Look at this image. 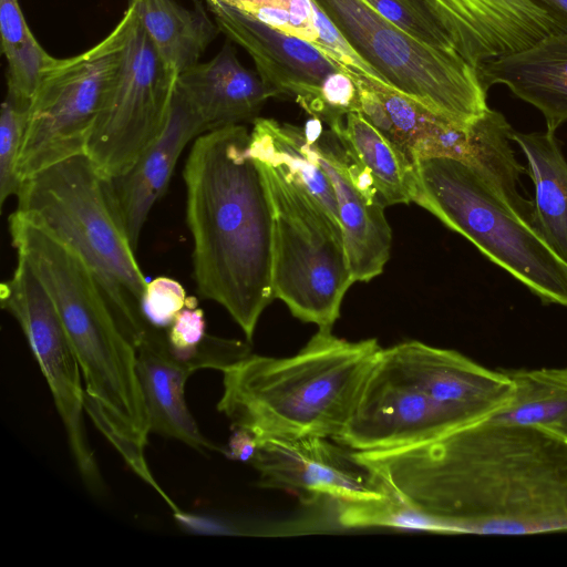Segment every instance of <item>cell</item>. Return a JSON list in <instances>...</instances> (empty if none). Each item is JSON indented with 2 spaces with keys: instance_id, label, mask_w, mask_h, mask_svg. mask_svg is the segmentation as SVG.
I'll return each mask as SVG.
<instances>
[{
  "instance_id": "cell-30",
  "label": "cell",
  "mask_w": 567,
  "mask_h": 567,
  "mask_svg": "<svg viewBox=\"0 0 567 567\" xmlns=\"http://www.w3.org/2000/svg\"><path fill=\"white\" fill-rule=\"evenodd\" d=\"M365 1L414 40L441 51L457 52L451 39L439 25L421 16L403 0Z\"/></svg>"
},
{
  "instance_id": "cell-22",
  "label": "cell",
  "mask_w": 567,
  "mask_h": 567,
  "mask_svg": "<svg viewBox=\"0 0 567 567\" xmlns=\"http://www.w3.org/2000/svg\"><path fill=\"white\" fill-rule=\"evenodd\" d=\"M535 185L536 225L550 247L567 261V161L555 133L514 131Z\"/></svg>"
},
{
  "instance_id": "cell-10",
  "label": "cell",
  "mask_w": 567,
  "mask_h": 567,
  "mask_svg": "<svg viewBox=\"0 0 567 567\" xmlns=\"http://www.w3.org/2000/svg\"><path fill=\"white\" fill-rule=\"evenodd\" d=\"M117 25L74 56L52 60L31 99L18 173L27 178L86 154L90 137L118 63Z\"/></svg>"
},
{
  "instance_id": "cell-25",
  "label": "cell",
  "mask_w": 567,
  "mask_h": 567,
  "mask_svg": "<svg viewBox=\"0 0 567 567\" xmlns=\"http://www.w3.org/2000/svg\"><path fill=\"white\" fill-rule=\"evenodd\" d=\"M336 134L372 177L385 206L412 202L414 163L361 113H349L343 127Z\"/></svg>"
},
{
  "instance_id": "cell-20",
  "label": "cell",
  "mask_w": 567,
  "mask_h": 567,
  "mask_svg": "<svg viewBox=\"0 0 567 567\" xmlns=\"http://www.w3.org/2000/svg\"><path fill=\"white\" fill-rule=\"evenodd\" d=\"M176 89L198 114L206 132L254 121L272 92L245 68L227 42L209 61L178 74Z\"/></svg>"
},
{
  "instance_id": "cell-18",
  "label": "cell",
  "mask_w": 567,
  "mask_h": 567,
  "mask_svg": "<svg viewBox=\"0 0 567 567\" xmlns=\"http://www.w3.org/2000/svg\"><path fill=\"white\" fill-rule=\"evenodd\" d=\"M460 23L463 58L474 68L567 31V21L534 0H445Z\"/></svg>"
},
{
  "instance_id": "cell-9",
  "label": "cell",
  "mask_w": 567,
  "mask_h": 567,
  "mask_svg": "<svg viewBox=\"0 0 567 567\" xmlns=\"http://www.w3.org/2000/svg\"><path fill=\"white\" fill-rule=\"evenodd\" d=\"M116 25L118 63L86 150L106 177L124 173L159 135L178 78L147 35L132 2Z\"/></svg>"
},
{
  "instance_id": "cell-35",
  "label": "cell",
  "mask_w": 567,
  "mask_h": 567,
  "mask_svg": "<svg viewBox=\"0 0 567 567\" xmlns=\"http://www.w3.org/2000/svg\"><path fill=\"white\" fill-rule=\"evenodd\" d=\"M257 450L256 437L246 430L233 429L228 441V447L224 453L234 461L250 462Z\"/></svg>"
},
{
  "instance_id": "cell-5",
  "label": "cell",
  "mask_w": 567,
  "mask_h": 567,
  "mask_svg": "<svg viewBox=\"0 0 567 567\" xmlns=\"http://www.w3.org/2000/svg\"><path fill=\"white\" fill-rule=\"evenodd\" d=\"M18 210L76 250L95 275L120 326L136 347L151 324L142 310L147 280L112 202L107 178L87 154L22 182Z\"/></svg>"
},
{
  "instance_id": "cell-3",
  "label": "cell",
  "mask_w": 567,
  "mask_h": 567,
  "mask_svg": "<svg viewBox=\"0 0 567 567\" xmlns=\"http://www.w3.org/2000/svg\"><path fill=\"white\" fill-rule=\"evenodd\" d=\"M9 231L17 255L31 266L58 311L84 381V411L146 484L151 433L136 370L137 350L120 326L95 275L70 245L16 209Z\"/></svg>"
},
{
  "instance_id": "cell-15",
  "label": "cell",
  "mask_w": 567,
  "mask_h": 567,
  "mask_svg": "<svg viewBox=\"0 0 567 567\" xmlns=\"http://www.w3.org/2000/svg\"><path fill=\"white\" fill-rule=\"evenodd\" d=\"M206 2L219 30L251 56L256 72L274 97L293 99L317 118L321 83L340 68L309 41L277 30L223 2Z\"/></svg>"
},
{
  "instance_id": "cell-13",
  "label": "cell",
  "mask_w": 567,
  "mask_h": 567,
  "mask_svg": "<svg viewBox=\"0 0 567 567\" xmlns=\"http://www.w3.org/2000/svg\"><path fill=\"white\" fill-rule=\"evenodd\" d=\"M250 463L261 487L293 493L305 503L328 497L337 504H360L389 497L351 450L327 437L261 440Z\"/></svg>"
},
{
  "instance_id": "cell-1",
  "label": "cell",
  "mask_w": 567,
  "mask_h": 567,
  "mask_svg": "<svg viewBox=\"0 0 567 567\" xmlns=\"http://www.w3.org/2000/svg\"><path fill=\"white\" fill-rule=\"evenodd\" d=\"M432 532H567V436L488 419L400 449L351 451Z\"/></svg>"
},
{
  "instance_id": "cell-4",
  "label": "cell",
  "mask_w": 567,
  "mask_h": 567,
  "mask_svg": "<svg viewBox=\"0 0 567 567\" xmlns=\"http://www.w3.org/2000/svg\"><path fill=\"white\" fill-rule=\"evenodd\" d=\"M382 348L377 339L348 341L318 328L295 355L249 354L223 371L217 409L233 429L266 439L342 433Z\"/></svg>"
},
{
  "instance_id": "cell-32",
  "label": "cell",
  "mask_w": 567,
  "mask_h": 567,
  "mask_svg": "<svg viewBox=\"0 0 567 567\" xmlns=\"http://www.w3.org/2000/svg\"><path fill=\"white\" fill-rule=\"evenodd\" d=\"M206 336L204 310L195 297H188L186 307L166 329L169 350L177 359L190 361Z\"/></svg>"
},
{
  "instance_id": "cell-19",
  "label": "cell",
  "mask_w": 567,
  "mask_h": 567,
  "mask_svg": "<svg viewBox=\"0 0 567 567\" xmlns=\"http://www.w3.org/2000/svg\"><path fill=\"white\" fill-rule=\"evenodd\" d=\"M136 370L151 433L178 440L197 451H223L199 430L185 400V384L196 372L190 361L169 350L166 330L148 328L137 347Z\"/></svg>"
},
{
  "instance_id": "cell-7",
  "label": "cell",
  "mask_w": 567,
  "mask_h": 567,
  "mask_svg": "<svg viewBox=\"0 0 567 567\" xmlns=\"http://www.w3.org/2000/svg\"><path fill=\"white\" fill-rule=\"evenodd\" d=\"M255 161L274 212V296L299 320L332 329L354 282L341 225L280 168Z\"/></svg>"
},
{
  "instance_id": "cell-2",
  "label": "cell",
  "mask_w": 567,
  "mask_h": 567,
  "mask_svg": "<svg viewBox=\"0 0 567 567\" xmlns=\"http://www.w3.org/2000/svg\"><path fill=\"white\" fill-rule=\"evenodd\" d=\"M243 124L198 135L183 169L198 295L221 306L252 339L272 289L274 212Z\"/></svg>"
},
{
  "instance_id": "cell-17",
  "label": "cell",
  "mask_w": 567,
  "mask_h": 567,
  "mask_svg": "<svg viewBox=\"0 0 567 567\" xmlns=\"http://www.w3.org/2000/svg\"><path fill=\"white\" fill-rule=\"evenodd\" d=\"M205 132L198 114L175 89L159 135L124 173L106 177L112 202L134 249L148 214L168 187L182 152L193 138Z\"/></svg>"
},
{
  "instance_id": "cell-16",
  "label": "cell",
  "mask_w": 567,
  "mask_h": 567,
  "mask_svg": "<svg viewBox=\"0 0 567 567\" xmlns=\"http://www.w3.org/2000/svg\"><path fill=\"white\" fill-rule=\"evenodd\" d=\"M382 352L426 395L476 422L493 417L513 398L514 383L504 370H489L457 351L406 341Z\"/></svg>"
},
{
  "instance_id": "cell-28",
  "label": "cell",
  "mask_w": 567,
  "mask_h": 567,
  "mask_svg": "<svg viewBox=\"0 0 567 567\" xmlns=\"http://www.w3.org/2000/svg\"><path fill=\"white\" fill-rule=\"evenodd\" d=\"M31 101L7 92L0 115V208L10 196H17L21 181L19 158Z\"/></svg>"
},
{
  "instance_id": "cell-8",
  "label": "cell",
  "mask_w": 567,
  "mask_h": 567,
  "mask_svg": "<svg viewBox=\"0 0 567 567\" xmlns=\"http://www.w3.org/2000/svg\"><path fill=\"white\" fill-rule=\"evenodd\" d=\"M351 47L400 94L467 128L488 110L478 71L457 52L425 45L365 0H313Z\"/></svg>"
},
{
  "instance_id": "cell-31",
  "label": "cell",
  "mask_w": 567,
  "mask_h": 567,
  "mask_svg": "<svg viewBox=\"0 0 567 567\" xmlns=\"http://www.w3.org/2000/svg\"><path fill=\"white\" fill-rule=\"evenodd\" d=\"M188 297L177 280L159 276L147 281L142 310L147 322L158 329H167L177 313L187 305Z\"/></svg>"
},
{
  "instance_id": "cell-14",
  "label": "cell",
  "mask_w": 567,
  "mask_h": 567,
  "mask_svg": "<svg viewBox=\"0 0 567 567\" xmlns=\"http://www.w3.org/2000/svg\"><path fill=\"white\" fill-rule=\"evenodd\" d=\"M311 117L303 131L334 192L353 281H370L389 260L392 231L372 177L340 137Z\"/></svg>"
},
{
  "instance_id": "cell-26",
  "label": "cell",
  "mask_w": 567,
  "mask_h": 567,
  "mask_svg": "<svg viewBox=\"0 0 567 567\" xmlns=\"http://www.w3.org/2000/svg\"><path fill=\"white\" fill-rule=\"evenodd\" d=\"M514 383L494 420L539 425L567 436V368L504 370Z\"/></svg>"
},
{
  "instance_id": "cell-11",
  "label": "cell",
  "mask_w": 567,
  "mask_h": 567,
  "mask_svg": "<svg viewBox=\"0 0 567 567\" xmlns=\"http://www.w3.org/2000/svg\"><path fill=\"white\" fill-rule=\"evenodd\" d=\"M0 301L19 323L49 384L82 481L93 494L103 493L104 482L84 430L78 358L52 299L21 256L11 278L0 286Z\"/></svg>"
},
{
  "instance_id": "cell-12",
  "label": "cell",
  "mask_w": 567,
  "mask_h": 567,
  "mask_svg": "<svg viewBox=\"0 0 567 567\" xmlns=\"http://www.w3.org/2000/svg\"><path fill=\"white\" fill-rule=\"evenodd\" d=\"M474 423L478 422L465 412L440 403L417 389L381 351L342 433L334 441L351 451L392 450Z\"/></svg>"
},
{
  "instance_id": "cell-29",
  "label": "cell",
  "mask_w": 567,
  "mask_h": 567,
  "mask_svg": "<svg viewBox=\"0 0 567 567\" xmlns=\"http://www.w3.org/2000/svg\"><path fill=\"white\" fill-rule=\"evenodd\" d=\"M311 1L313 23L317 32L313 45L338 65L340 70L360 73L388 84L381 74L351 47L319 6L313 0Z\"/></svg>"
},
{
  "instance_id": "cell-36",
  "label": "cell",
  "mask_w": 567,
  "mask_h": 567,
  "mask_svg": "<svg viewBox=\"0 0 567 567\" xmlns=\"http://www.w3.org/2000/svg\"><path fill=\"white\" fill-rule=\"evenodd\" d=\"M563 20L567 21V0H534Z\"/></svg>"
},
{
  "instance_id": "cell-21",
  "label": "cell",
  "mask_w": 567,
  "mask_h": 567,
  "mask_svg": "<svg viewBox=\"0 0 567 567\" xmlns=\"http://www.w3.org/2000/svg\"><path fill=\"white\" fill-rule=\"evenodd\" d=\"M478 75L485 90L504 84L545 117L547 131L567 122V31L543 38L518 52L482 63Z\"/></svg>"
},
{
  "instance_id": "cell-23",
  "label": "cell",
  "mask_w": 567,
  "mask_h": 567,
  "mask_svg": "<svg viewBox=\"0 0 567 567\" xmlns=\"http://www.w3.org/2000/svg\"><path fill=\"white\" fill-rule=\"evenodd\" d=\"M155 48L178 74L199 62L220 32L202 8L187 9L175 0H128Z\"/></svg>"
},
{
  "instance_id": "cell-6",
  "label": "cell",
  "mask_w": 567,
  "mask_h": 567,
  "mask_svg": "<svg viewBox=\"0 0 567 567\" xmlns=\"http://www.w3.org/2000/svg\"><path fill=\"white\" fill-rule=\"evenodd\" d=\"M412 202L468 239L544 303L567 307V261L537 226L472 165L450 157L414 162Z\"/></svg>"
},
{
  "instance_id": "cell-34",
  "label": "cell",
  "mask_w": 567,
  "mask_h": 567,
  "mask_svg": "<svg viewBox=\"0 0 567 567\" xmlns=\"http://www.w3.org/2000/svg\"><path fill=\"white\" fill-rule=\"evenodd\" d=\"M421 16L439 25L463 58V37L460 23L445 0H403ZM464 59V58H463ZM465 60V59H464Z\"/></svg>"
},
{
  "instance_id": "cell-24",
  "label": "cell",
  "mask_w": 567,
  "mask_h": 567,
  "mask_svg": "<svg viewBox=\"0 0 567 567\" xmlns=\"http://www.w3.org/2000/svg\"><path fill=\"white\" fill-rule=\"evenodd\" d=\"M252 124L248 145L250 156L280 168L315 196L339 221L333 187L303 128L264 117L255 118Z\"/></svg>"
},
{
  "instance_id": "cell-27",
  "label": "cell",
  "mask_w": 567,
  "mask_h": 567,
  "mask_svg": "<svg viewBox=\"0 0 567 567\" xmlns=\"http://www.w3.org/2000/svg\"><path fill=\"white\" fill-rule=\"evenodd\" d=\"M1 52L7 60V92L31 101L52 60L38 42L18 0H0Z\"/></svg>"
},
{
  "instance_id": "cell-33",
  "label": "cell",
  "mask_w": 567,
  "mask_h": 567,
  "mask_svg": "<svg viewBox=\"0 0 567 567\" xmlns=\"http://www.w3.org/2000/svg\"><path fill=\"white\" fill-rule=\"evenodd\" d=\"M233 7L252 18L270 7H279L291 13L297 37L315 43L317 32L313 23L311 0H213Z\"/></svg>"
}]
</instances>
